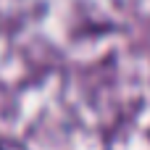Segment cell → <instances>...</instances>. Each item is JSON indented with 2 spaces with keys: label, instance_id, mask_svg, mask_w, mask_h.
Returning <instances> with one entry per match:
<instances>
[{
  "label": "cell",
  "instance_id": "6da1fadb",
  "mask_svg": "<svg viewBox=\"0 0 150 150\" xmlns=\"http://www.w3.org/2000/svg\"><path fill=\"white\" fill-rule=\"evenodd\" d=\"M21 145H13V142H8V140H3L0 137V150H18Z\"/></svg>",
  "mask_w": 150,
  "mask_h": 150
}]
</instances>
